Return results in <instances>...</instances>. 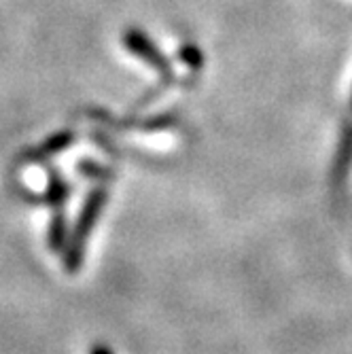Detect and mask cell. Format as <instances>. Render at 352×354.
<instances>
[{"mask_svg":"<svg viewBox=\"0 0 352 354\" xmlns=\"http://www.w3.org/2000/svg\"><path fill=\"white\" fill-rule=\"evenodd\" d=\"M106 200H109V193L104 187H95L81 212H79V218H77V225L71 234V240L64 248V268H66L71 274H75L81 266H83V257H85V246H87V240H89V234L93 232L95 227V221L100 218L104 206H106Z\"/></svg>","mask_w":352,"mask_h":354,"instance_id":"obj_1","label":"cell"},{"mask_svg":"<svg viewBox=\"0 0 352 354\" xmlns=\"http://www.w3.org/2000/svg\"><path fill=\"white\" fill-rule=\"evenodd\" d=\"M123 45L127 47V51L134 53L140 59H145L149 66L159 71L166 79H172V66H170L168 57L162 51H159V47L145 35L142 30H138V28L127 30L125 35H123Z\"/></svg>","mask_w":352,"mask_h":354,"instance_id":"obj_2","label":"cell"},{"mask_svg":"<svg viewBox=\"0 0 352 354\" xmlns=\"http://www.w3.org/2000/svg\"><path fill=\"white\" fill-rule=\"evenodd\" d=\"M47 242L53 250H62L68 244V225H66V216H64L62 212H55V216L49 225V240Z\"/></svg>","mask_w":352,"mask_h":354,"instance_id":"obj_3","label":"cell"},{"mask_svg":"<svg viewBox=\"0 0 352 354\" xmlns=\"http://www.w3.org/2000/svg\"><path fill=\"white\" fill-rule=\"evenodd\" d=\"M350 166H352V130H346L344 140L337 151V159H335V178L340 183L348 176Z\"/></svg>","mask_w":352,"mask_h":354,"instance_id":"obj_4","label":"cell"},{"mask_svg":"<svg viewBox=\"0 0 352 354\" xmlns=\"http://www.w3.org/2000/svg\"><path fill=\"white\" fill-rule=\"evenodd\" d=\"M75 140V134L73 132H59L55 136H51L39 151H37V157L35 159H43V157H51L59 151H64L66 147H71Z\"/></svg>","mask_w":352,"mask_h":354,"instance_id":"obj_5","label":"cell"},{"mask_svg":"<svg viewBox=\"0 0 352 354\" xmlns=\"http://www.w3.org/2000/svg\"><path fill=\"white\" fill-rule=\"evenodd\" d=\"M178 57L187 64L189 68H194V71H198L204 64V55H202V51L196 45H183L178 49Z\"/></svg>","mask_w":352,"mask_h":354,"instance_id":"obj_6","label":"cell"},{"mask_svg":"<svg viewBox=\"0 0 352 354\" xmlns=\"http://www.w3.org/2000/svg\"><path fill=\"white\" fill-rule=\"evenodd\" d=\"M68 196V187L64 185V180L59 176H51L49 183V193H47V200L53 204H62V200Z\"/></svg>","mask_w":352,"mask_h":354,"instance_id":"obj_7","label":"cell"},{"mask_svg":"<svg viewBox=\"0 0 352 354\" xmlns=\"http://www.w3.org/2000/svg\"><path fill=\"white\" fill-rule=\"evenodd\" d=\"M91 354H113L109 348H104V346H95L93 350H91Z\"/></svg>","mask_w":352,"mask_h":354,"instance_id":"obj_8","label":"cell"}]
</instances>
